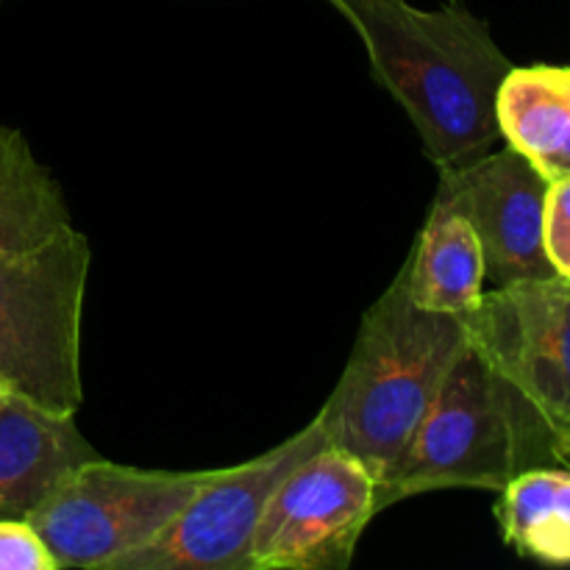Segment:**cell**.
<instances>
[{
  "label": "cell",
  "mask_w": 570,
  "mask_h": 570,
  "mask_svg": "<svg viewBox=\"0 0 570 570\" xmlns=\"http://www.w3.org/2000/svg\"><path fill=\"white\" fill-rule=\"evenodd\" d=\"M360 33L371 72L410 117L440 173L501 139L499 92L512 61L488 20L462 0L417 9L410 0H328Z\"/></svg>",
  "instance_id": "obj_1"
},
{
  "label": "cell",
  "mask_w": 570,
  "mask_h": 570,
  "mask_svg": "<svg viewBox=\"0 0 570 570\" xmlns=\"http://www.w3.org/2000/svg\"><path fill=\"white\" fill-rule=\"evenodd\" d=\"M468 345L465 317L412 304L404 276L365 312L337 387L317 412L326 443L382 482Z\"/></svg>",
  "instance_id": "obj_2"
},
{
  "label": "cell",
  "mask_w": 570,
  "mask_h": 570,
  "mask_svg": "<svg viewBox=\"0 0 570 570\" xmlns=\"http://www.w3.org/2000/svg\"><path fill=\"white\" fill-rule=\"evenodd\" d=\"M543 462H554L549 432L468 337L404 454L376 484V510L432 490H504Z\"/></svg>",
  "instance_id": "obj_3"
},
{
  "label": "cell",
  "mask_w": 570,
  "mask_h": 570,
  "mask_svg": "<svg viewBox=\"0 0 570 570\" xmlns=\"http://www.w3.org/2000/svg\"><path fill=\"white\" fill-rule=\"evenodd\" d=\"M89 265L92 248L76 226L0 250V390L61 415L81 410Z\"/></svg>",
  "instance_id": "obj_4"
},
{
  "label": "cell",
  "mask_w": 570,
  "mask_h": 570,
  "mask_svg": "<svg viewBox=\"0 0 570 570\" xmlns=\"http://www.w3.org/2000/svg\"><path fill=\"white\" fill-rule=\"evenodd\" d=\"M212 471H145L120 462H83L26 518L56 570H109L159 538Z\"/></svg>",
  "instance_id": "obj_5"
},
{
  "label": "cell",
  "mask_w": 570,
  "mask_h": 570,
  "mask_svg": "<svg viewBox=\"0 0 570 570\" xmlns=\"http://www.w3.org/2000/svg\"><path fill=\"white\" fill-rule=\"evenodd\" d=\"M326 445L317 417L243 465L212 471L159 538L120 557L109 570H250V546L273 490Z\"/></svg>",
  "instance_id": "obj_6"
},
{
  "label": "cell",
  "mask_w": 570,
  "mask_h": 570,
  "mask_svg": "<svg viewBox=\"0 0 570 570\" xmlns=\"http://www.w3.org/2000/svg\"><path fill=\"white\" fill-rule=\"evenodd\" d=\"M376 515L371 471L326 443L273 490L250 546V570H345Z\"/></svg>",
  "instance_id": "obj_7"
},
{
  "label": "cell",
  "mask_w": 570,
  "mask_h": 570,
  "mask_svg": "<svg viewBox=\"0 0 570 570\" xmlns=\"http://www.w3.org/2000/svg\"><path fill=\"white\" fill-rule=\"evenodd\" d=\"M468 337L538 415L554 445L570 451V282L543 278L484 289L465 317Z\"/></svg>",
  "instance_id": "obj_8"
},
{
  "label": "cell",
  "mask_w": 570,
  "mask_h": 570,
  "mask_svg": "<svg viewBox=\"0 0 570 570\" xmlns=\"http://www.w3.org/2000/svg\"><path fill=\"white\" fill-rule=\"evenodd\" d=\"M549 181L512 145L440 173L434 198L454 206L476 232L490 289L557 278L543 245Z\"/></svg>",
  "instance_id": "obj_9"
},
{
  "label": "cell",
  "mask_w": 570,
  "mask_h": 570,
  "mask_svg": "<svg viewBox=\"0 0 570 570\" xmlns=\"http://www.w3.org/2000/svg\"><path fill=\"white\" fill-rule=\"evenodd\" d=\"M95 456L76 415L0 390V518H28L67 473Z\"/></svg>",
  "instance_id": "obj_10"
},
{
  "label": "cell",
  "mask_w": 570,
  "mask_h": 570,
  "mask_svg": "<svg viewBox=\"0 0 570 570\" xmlns=\"http://www.w3.org/2000/svg\"><path fill=\"white\" fill-rule=\"evenodd\" d=\"M399 273L412 304L440 315L468 317L488 289L476 232L440 198L432 200L426 223Z\"/></svg>",
  "instance_id": "obj_11"
},
{
  "label": "cell",
  "mask_w": 570,
  "mask_h": 570,
  "mask_svg": "<svg viewBox=\"0 0 570 570\" xmlns=\"http://www.w3.org/2000/svg\"><path fill=\"white\" fill-rule=\"evenodd\" d=\"M499 128L546 181L570 178V67H512L499 92Z\"/></svg>",
  "instance_id": "obj_12"
},
{
  "label": "cell",
  "mask_w": 570,
  "mask_h": 570,
  "mask_svg": "<svg viewBox=\"0 0 570 570\" xmlns=\"http://www.w3.org/2000/svg\"><path fill=\"white\" fill-rule=\"evenodd\" d=\"M70 226L59 178L37 159L20 128L0 126V250L28 248Z\"/></svg>",
  "instance_id": "obj_13"
},
{
  "label": "cell",
  "mask_w": 570,
  "mask_h": 570,
  "mask_svg": "<svg viewBox=\"0 0 570 570\" xmlns=\"http://www.w3.org/2000/svg\"><path fill=\"white\" fill-rule=\"evenodd\" d=\"M499 493L495 518L504 543L534 560L570 562L568 468H529Z\"/></svg>",
  "instance_id": "obj_14"
},
{
  "label": "cell",
  "mask_w": 570,
  "mask_h": 570,
  "mask_svg": "<svg viewBox=\"0 0 570 570\" xmlns=\"http://www.w3.org/2000/svg\"><path fill=\"white\" fill-rule=\"evenodd\" d=\"M543 245L557 276L570 282V178L549 184L543 215Z\"/></svg>",
  "instance_id": "obj_15"
},
{
  "label": "cell",
  "mask_w": 570,
  "mask_h": 570,
  "mask_svg": "<svg viewBox=\"0 0 570 570\" xmlns=\"http://www.w3.org/2000/svg\"><path fill=\"white\" fill-rule=\"evenodd\" d=\"M0 570H56L53 557L26 518H0Z\"/></svg>",
  "instance_id": "obj_16"
},
{
  "label": "cell",
  "mask_w": 570,
  "mask_h": 570,
  "mask_svg": "<svg viewBox=\"0 0 570 570\" xmlns=\"http://www.w3.org/2000/svg\"><path fill=\"white\" fill-rule=\"evenodd\" d=\"M557 465L568 468V471H570V451H568V454H562V456H560V460H557Z\"/></svg>",
  "instance_id": "obj_17"
}]
</instances>
